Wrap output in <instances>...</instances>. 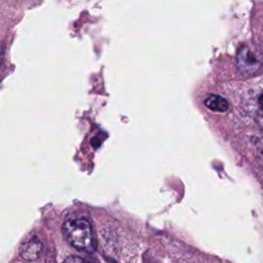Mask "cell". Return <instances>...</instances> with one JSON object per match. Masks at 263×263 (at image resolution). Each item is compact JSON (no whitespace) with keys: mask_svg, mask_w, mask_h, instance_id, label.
Wrapping results in <instances>:
<instances>
[{"mask_svg":"<svg viewBox=\"0 0 263 263\" xmlns=\"http://www.w3.org/2000/svg\"><path fill=\"white\" fill-rule=\"evenodd\" d=\"M66 262H73V261H76V262H84L85 260L83 258H80V257H69L67 259H65Z\"/></svg>","mask_w":263,"mask_h":263,"instance_id":"obj_6","label":"cell"},{"mask_svg":"<svg viewBox=\"0 0 263 263\" xmlns=\"http://www.w3.org/2000/svg\"><path fill=\"white\" fill-rule=\"evenodd\" d=\"M42 251V243L36 239L32 238L24 242L21 247V255L25 260L32 261L39 257Z\"/></svg>","mask_w":263,"mask_h":263,"instance_id":"obj_3","label":"cell"},{"mask_svg":"<svg viewBox=\"0 0 263 263\" xmlns=\"http://www.w3.org/2000/svg\"><path fill=\"white\" fill-rule=\"evenodd\" d=\"M257 121L259 125L263 128V109L257 113Z\"/></svg>","mask_w":263,"mask_h":263,"instance_id":"obj_5","label":"cell"},{"mask_svg":"<svg viewBox=\"0 0 263 263\" xmlns=\"http://www.w3.org/2000/svg\"><path fill=\"white\" fill-rule=\"evenodd\" d=\"M258 103H259L260 107L263 109V92L259 96V98H258Z\"/></svg>","mask_w":263,"mask_h":263,"instance_id":"obj_7","label":"cell"},{"mask_svg":"<svg viewBox=\"0 0 263 263\" xmlns=\"http://www.w3.org/2000/svg\"><path fill=\"white\" fill-rule=\"evenodd\" d=\"M63 233L68 242L79 251L92 253L97 249L92 226L85 218L67 220L63 225Z\"/></svg>","mask_w":263,"mask_h":263,"instance_id":"obj_1","label":"cell"},{"mask_svg":"<svg viewBox=\"0 0 263 263\" xmlns=\"http://www.w3.org/2000/svg\"><path fill=\"white\" fill-rule=\"evenodd\" d=\"M204 104L209 109H211L213 111H217V112H224L229 107L227 100L218 95L208 96L206 99L204 100Z\"/></svg>","mask_w":263,"mask_h":263,"instance_id":"obj_4","label":"cell"},{"mask_svg":"<svg viewBox=\"0 0 263 263\" xmlns=\"http://www.w3.org/2000/svg\"><path fill=\"white\" fill-rule=\"evenodd\" d=\"M3 46L0 44V67H1V64H2V61H3Z\"/></svg>","mask_w":263,"mask_h":263,"instance_id":"obj_8","label":"cell"},{"mask_svg":"<svg viewBox=\"0 0 263 263\" xmlns=\"http://www.w3.org/2000/svg\"><path fill=\"white\" fill-rule=\"evenodd\" d=\"M237 66L246 75H252L259 71L261 64L254 51L248 46H242L237 52Z\"/></svg>","mask_w":263,"mask_h":263,"instance_id":"obj_2","label":"cell"}]
</instances>
